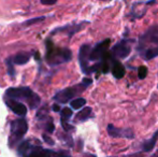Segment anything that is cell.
<instances>
[{
	"instance_id": "3",
	"label": "cell",
	"mask_w": 158,
	"mask_h": 157,
	"mask_svg": "<svg viewBox=\"0 0 158 157\" xmlns=\"http://www.w3.org/2000/svg\"><path fill=\"white\" fill-rule=\"evenodd\" d=\"M86 89V87L83 85V84H79V85H74L71 86V87H67L63 90H59L58 93H56L53 99H54L56 102L59 103H67L69 101H72L73 99H75V97L77 95H80L82 92Z\"/></svg>"
},
{
	"instance_id": "22",
	"label": "cell",
	"mask_w": 158,
	"mask_h": 157,
	"mask_svg": "<svg viewBox=\"0 0 158 157\" xmlns=\"http://www.w3.org/2000/svg\"><path fill=\"white\" fill-rule=\"evenodd\" d=\"M44 19H45V17L44 16L35 17V19H28V21L24 22L22 25H23V27H28V26L35 25V24H38V23H41V22H43Z\"/></svg>"
},
{
	"instance_id": "4",
	"label": "cell",
	"mask_w": 158,
	"mask_h": 157,
	"mask_svg": "<svg viewBox=\"0 0 158 157\" xmlns=\"http://www.w3.org/2000/svg\"><path fill=\"white\" fill-rule=\"evenodd\" d=\"M10 127H11V134H10V139H9V143L12 147L13 141L16 143L17 141L21 140L26 134V132L28 131V124L25 118H19L11 122Z\"/></svg>"
},
{
	"instance_id": "5",
	"label": "cell",
	"mask_w": 158,
	"mask_h": 157,
	"mask_svg": "<svg viewBox=\"0 0 158 157\" xmlns=\"http://www.w3.org/2000/svg\"><path fill=\"white\" fill-rule=\"evenodd\" d=\"M129 40L123 39L115 43L111 48L110 55L113 59H125L130 55L131 53V45L129 43Z\"/></svg>"
},
{
	"instance_id": "24",
	"label": "cell",
	"mask_w": 158,
	"mask_h": 157,
	"mask_svg": "<svg viewBox=\"0 0 158 157\" xmlns=\"http://www.w3.org/2000/svg\"><path fill=\"white\" fill-rule=\"evenodd\" d=\"M148 76V68L145 66H141V67L138 68V76L140 80H143L146 78Z\"/></svg>"
},
{
	"instance_id": "25",
	"label": "cell",
	"mask_w": 158,
	"mask_h": 157,
	"mask_svg": "<svg viewBox=\"0 0 158 157\" xmlns=\"http://www.w3.org/2000/svg\"><path fill=\"white\" fill-rule=\"evenodd\" d=\"M60 124H61V127L64 131H70V130H74V126L73 125H70L68 122H64V121H60Z\"/></svg>"
},
{
	"instance_id": "10",
	"label": "cell",
	"mask_w": 158,
	"mask_h": 157,
	"mask_svg": "<svg viewBox=\"0 0 158 157\" xmlns=\"http://www.w3.org/2000/svg\"><path fill=\"white\" fill-rule=\"evenodd\" d=\"M6 105L13 113H15L19 116H25L27 114V107L21 101L14 100V99H6Z\"/></svg>"
},
{
	"instance_id": "15",
	"label": "cell",
	"mask_w": 158,
	"mask_h": 157,
	"mask_svg": "<svg viewBox=\"0 0 158 157\" xmlns=\"http://www.w3.org/2000/svg\"><path fill=\"white\" fill-rule=\"evenodd\" d=\"M93 114V109L90 107H85L79 112V113L75 115L74 121L75 122H80V123H83V122L87 121L88 118H92Z\"/></svg>"
},
{
	"instance_id": "34",
	"label": "cell",
	"mask_w": 158,
	"mask_h": 157,
	"mask_svg": "<svg viewBox=\"0 0 158 157\" xmlns=\"http://www.w3.org/2000/svg\"><path fill=\"white\" fill-rule=\"evenodd\" d=\"M150 157H158V150H157V152H155V153L153 154L152 156H150Z\"/></svg>"
},
{
	"instance_id": "6",
	"label": "cell",
	"mask_w": 158,
	"mask_h": 157,
	"mask_svg": "<svg viewBox=\"0 0 158 157\" xmlns=\"http://www.w3.org/2000/svg\"><path fill=\"white\" fill-rule=\"evenodd\" d=\"M111 40L106 39L103 41L97 43L94 48H92V52L89 55V61H94L95 64L102 63L103 59L106 58V54H108V48L110 46Z\"/></svg>"
},
{
	"instance_id": "31",
	"label": "cell",
	"mask_w": 158,
	"mask_h": 157,
	"mask_svg": "<svg viewBox=\"0 0 158 157\" xmlns=\"http://www.w3.org/2000/svg\"><path fill=\"white\" fill-rule=\"evenodd\" d=\"M155 3H156V1H148V2H145L146 6H152V4H155Z\"/></svg>"
},
{
	"instance_id": "2",
	"label": "cell",
	"mask_w": 158,
	"mask_h": 157,
	"mask_svg": "<svg viewBox=\"0 0 158 157\" xmlns=\"http://www.w3.org/2000/svg\"><path fill=\"white\" fill-rule=\"evenodd\" d=\"M72 52L66 48H55L52 41H46V60L51 66H57L71 60Z\"/></svg>"
},
{
	"instance_id": "19",
	"label": "cell",
	"mask_w": 158,
	"mask_h": 157,
	"mask_svg": "<svg viewBox=\"0 0 158 157\" xmlns=\"http://www.w3.org/2000/svg\"><path fill=\"white\" fill-rule=\"evenodd\" d=\"M48 157H71L70 153L68 151H53V150L46 149Z\"/></svg>"
},
{
	"instance_id": "32",
	"label": "cell",
	"mask_w": 158,
	"mask_h": 157,
	"mask_svg": "<svg viewBox=\"0 0 158 157\" xmlns=\"http://www.w3.org/2000/svg\"><path fill=\"white\" fill-rule=\"evenodd\" d=\"M35 58L37 59V60H39V53H37V52L35 53Z\"/></svg>"
},
{
	"instance_id": "20",
	"label": "cell",
	"mask_w": 158,
	"mask_h": 157,
	"mask_svg": "<svg viewBox=\"0 0 158 157\" xmlns=\"http://www.w3.org/2000/svg\"><path fill=\"white\" fill-rule=\"evenodd\" d=\"M6 67H8V70H6L8 74L11 76V78L15 76L16 72H15V69H14V63H13V57H9V58H6Z\"/></svg>"
},
{
	"instance_id": "1",
	"label": "cell",
	"mask_w": 158,
	"mask_h": 157,
	"mask_svg": "<svg viewBox=\"0 0 158 157\" xmlns=\"http://www.w3.org/2000/svg\"><path fill=\"white\" fill-rule=\"evenodd\" d=\"M6 96L8 99H14L17 101L25 100L31 110L37 109L41 102L40 97L29 87H10L6 90Z\"/></svg>"
},
{
	"instance_id": "23",
	"label": "cell",
	"mask_w": 158,
	"mask_h": 157,
	"mask_svg": "<svg viewBox=\"0 0 158 157\" xmlns=\"http://www.w3.org/2000/svg\"><path fill=\"white\" fill-rule=\"evenodd\" d=\"M44 129H45V131L48 132V134H53V132L55 131V125H54V123H53V118H48L45 126H44Z\"/></svg>"
},
{
	"instance_id": "33",
	"label": "cell",
	"mask_w": 158,
	"mask_h": 157,
	"mask_svg": "<svg viewBox=\"0 0 158 157\" xmlns=\"http://www.w3.org/2000/svg\"><path fill=\"white\" fill-rule=\"evenodd\" d=\"M85 157H97V156L93 155V154H85Z\"/></svg>"
},
{
	"instance_id": "16",
	"label": "cell",
	"mask_w": 158,
	"mask_h": 157,
	"mask_svg": "<svg viewBox=\"0 0 158 157\" xmlns=\"http://www.w3.org/2000/svg\"><path fill=\"white\" fill-rule=\"evenodd\" d=\"M30 147H31V142L29 140H25L23 142L19 143V145L17 147V154L21 157H25L27 155V153L29 152Z\"/></svg>"
},
{
	"instance_id": "12",
	"label": "cell",
	"mask_w": 158,
	"mask_h": 157,
	"mask_svg": "<svg viewBox=\"0 0 158 157\" xmlns=\"http://www.w3.org/2000/svg\"><path fill=\"white\" fill-rule=\"evenodd\" d=\"M31 56H32L31 53L19 52V53H17L16 55L13 56V63H14V65H19V66L25 65V64H27L28 61L30 60Z\"/></svg>"
},
{
	"instance_id": "13",
	"label": "cell",
	"mask_w": 158,
	"mask_h": 157,
	"mask_svg": "<svg viewBox=\"0 0 158 157\" xmlns=\"http://www.w3.org/2000/svg\"><path fill=\"white\" fill-rule=\"evenodd\" d=\"M158 140V130L153 134V137L148 140H145L141 144V150L142 152H151L155 147H156V142Z\"/></svg>"
},
{
	"instance_id": "35",
	"label": "cell",
	"mask_w": 158,
	"mask_h": 157,
	"mask_svg": "<svg viewBox=\"0 0 158 157\" xmlns=\"http://www.w3.org/2000/svg\"><path fill=\"white\" fill-rule=\"evenodd\" d=\"M157 87H158V85H157Z\"/></svg>"
},
{
	"instance_id": "8",
	"label": "cell",
	"mask_w": 158,
	"mask_h": 157,
	"mask_svg": "<svg viewBox=\"0 0 158 157\" xmlns=\"http://www.w3.org/2000/svg\"><path fill=\"white\" fill-rule=\"evenodd\" d=\"M108 134L112 138H127L133 139L135 138V132L131 129H122V128L115 127L112 124H109L106 127Z\"/></svg>"
},
{
	"instance_id": "17",
	"label": "cell",
	"mask_w": 158,
	"mask_h": 157,
	"mask_svg": "<svg viewBox=\"0 0 158 157\" xmlns=\"http://www.w3.org/2000/svg\"><path fill=\"white\" fill-rule=\"evenodd\" d=\"M142 56L145 60H152L158 56V48H146L145 51L142 52Z\"/></svg>"
},
{
	"instance_id": "28",
	"label": "cell",
	"mask_w": 158,
	"mask_h": 157,
	"mask_svg": "<svg viewBox=\"0 0 158 157\" xmlns=\"http://www.w3.org/2000/svg\"><path fill=\"white\" fill-rule=\"evenodd\" d=\"M113 157H115V156H113ZM119 157H143V153H141V152H138V153L128 154V155H123V156H119Z\"/></svg>"
},
{
	"instance_id": "21",
	"label": "cell",
	"mask_w": 158,
	"mask_h": 157,
	"mask_svg": "<svg viewBox=\"0 0 158 157\" xmlns=\"http://www.w3.org/2000/svg\"><path fill=\"white\" fill-rule=\"evenodd\" d=\"M72 114H73V112L70 108H64V109H61V111H60V121L68 122L69 119L71 118Z\"/></svg>"
},
{
	"instance_id": "7",
	"label": "cell",
	"mask_w": 158,
	"mask_h": 157,
	"mask_svg": "<svg viewBox=\"0 0 158 157\" xmlns=\"http://www.w3.org/2000/svg\"><path fill=\"white\" fill-rule=\"evenodd\" d=\"M93 46L90 44H83V45L80 48L79 51V61H80V66H81L82 72L84 74H87L88 68L90 67L89 66V55L90 52H92Z\"/></svg>"
},
{
	"instance_id": "18",
	"label": "cell",
	"mask_w": 158,
	"mask_h": 157,
	"mask_svg": "<svg viewBox=\"0 0 158 157\" xmlns=\"http://www.w3.org/2000/svg\"><path fill=\"white\" fill-rule=\"evenodd\" d=\"M86 105V99L85 98H75L73 99L72 101L70 102V105H71V109L73 110H80Z\"/></svg>"
},
{
	"instance_id": "30",
	"label": "cell",
	"mask_w": 158,
	"mask_h": 157,
	"mask_svg": "<svg viewBox=\"0 0 158 157\" xmlns=\"http://www.w3.org/2000/svg\"><path fill=\"white\" fill-rule=\"evenodd\" d=\"M57 1L56 0H53V1H44V0H41V4L43 6H53V4H56Z\"/></svg>"
},
{
	"instance_id": "11",
	"label": "cell",
	"mask_w": 158,
	"mask_h": 157,
	"mask_svg": "<svg viewBox=\"0 0 158 157\" xmlns=\"http://www.w3.org/2000/svg\"><path fill=\"white\" fill-rule=\"evenodd\" d=\"M111 69H112V74L115 79L119 80L122 79L124 76L126 74V70L125 67L123 66V64L119 60H116V59H113L111 61Z\"/></svg>"
},
{
	"instance_id": "26",
	"label": "cell",
	"mask_w": 158,
	"mask_h": 157,
	"mask_svg": "<svg viewBox=\"0 0 158 157\" xmlns=\"http://www.w3.org/2000/svg\"><path fill=\"white\" fill-rule=\"evenodd\" d=\"M42 138H43V141L46 143V144L51 145V147H53V145L55 144V141L53 140L51 137H48V134H43V136H42Z\"/></svg>"
},
{
	"instance_id": "14",
	"label": "cell",
	"mask_w": 158,
	"mask_h": 157,
	"mask_svg": "<svg viewBox=\"0 0 158 157\" xmlns=\"http://www.w3.org/2000/svg\"><path fill=\"white\" fill-rule=\"evenodd\" d=\"M25 157H48V153H46V149H43L40 145L31 144L29 152Z\"/></svg>"
},
{
	"instance_id": "29",
	"label": "cell",
	"mask_w": 158,
	"mask_h": 157,
	"mask_svg": "<svg viewBox=\"0 0 158 157\" xmlns=\"http://www.w3.org/2000/svg\"><path fill=\"white\" fill-rule=\"evenodd\" d=\"M52 110H53V112H56V113H58V112L60 113V111H61L58 103H54V105H52Z\"/></svg>"
},
{
	"instance_id": "9",
	"label": "cell",
	"mask_w": 158,
	"mask_h": 157,
	"mask_svg": "<svg viewBox=\"0 0 158 157\" xmlns=\"http://www.w3.org/2000/svg\"><path fill=\"white\" fill-rule=\"evenodd\" d=\"M89 22H82V23H79V24H73V25H66V26H63V27H59V28H56L55 30L52 31V35L56 34V32H66L67 35L69 36V38L75 35L77 32H79L80 30H82L84 27H85L86 24H88Z\"/></svg>"
},
{
	"instance_id": "27",
	"label": "cell",
	"mask_w": 158,
	"mask_h": 157,
	"mask_svg": "<svg viewBox=\"0 0 158 157\" xmlns=\"http://www.w3.org/2000/svg\"><path fill=\"white\" fill-rule=\"evenodd\" d=\"M92 83H93V80L90 79V78H84L83 81H82V84H83V85L85 86L86 88H87Z\"/></svg>"
}]
</instances>
